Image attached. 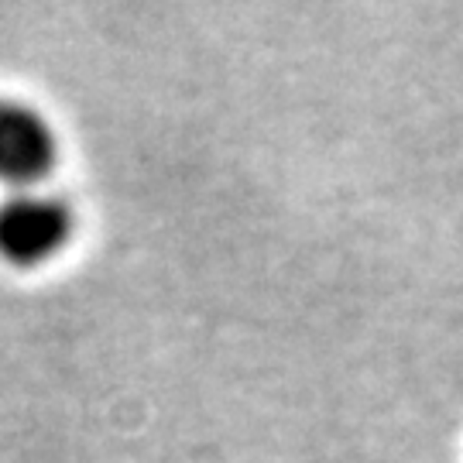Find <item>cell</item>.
Masks as SVG:
<instances>
[{
    "label": "cell",
    "instance_id": "6da1fadb",
    "mask_svg": "<svg viewBox=\"0 0 463 463\" xmlns=\"http://www.w3.org/2000/svg\"><path fill=\"white\" fill-rule=\"evenodd\" d=\"M76 216L66 199L24 189L0 203V258L14 268H42L69 248Z\"/></svg>",
    "mask_w": 463,
    "mask_h": 463
},
{
    "label": "cell",
    "instance_id": "7a4b0ae2",
    "mask_svg": "<svg viewBox=\"0 0 463 463\" xmlns=\"http://www.w3.org/2000/svg\"><path fill=\"white\" fill-rule=\"evenodd\" d=\"M59 158V137L49 117L17 99H0V185L11 193L38 189Z\"/></svg>",
    "mask_w": 463,
    "mask_h": 463
}]
</instances>
